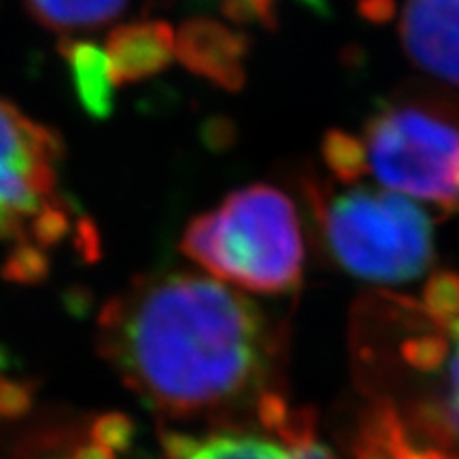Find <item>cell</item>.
<instances>
[{
	"label": "cell",
	"mask_w": 459,
	"mask_h": 459,
	"mask_svg": "<svg viewBox=\"0 0 459 459\" xmlns=\"http://www.w3.org/2000/svg\"><path fill=\"white\" fill-rule=\"evenodd\" d=\"M24 7L41 26L71 37L113 22L128 0H24Z\"/></svg>",
	"instance_id": "cell-13"
},
{
	"label": "cell",
	"mask_w": 459,
	"mask_h": 459,
	"mask_svg": "<svg viewBox=\"0 0 459 459\" xmlns=\"http://www.w3.org/2000/svg\"><path fill=\"white\" fill-rule=\"evenodd\" d=\"M324 158L344 183L372 175L402 196L459 213V107L451 102H387L359 136L328 134Z\"/></svg>",
	"instance_id": "cell-3"
},
{
	"label": "cell",
	"mask_w": 459,
	"mask_h": 459,
	"mask_svg": "<svg viewBox=\"0 0 459 459\" xmlns=\"http://www.w3.org/2000/svg\"><path fill=\"white\" fill-rule=\"evenodd\" d=\"M170 459H336L315 434L307 412L291 409L283 419L260 428H234L192 438L170 434Z\"/></svg>",
	"instance_id": "cell-6"
},
{
	"label": "cell",
	"mask_w": 459,
	"mask_h": 459,
	"mask_svg": "<svg viewBox=\"0 0 459 459\" xmlns=\"http://www.w3.org/2000/svg\"><path fill=\"white\" fill-rule=\"evenodd\" d=\"M175 54L189 71L203 74L223 88L243 82L245 45L237 32L213 20H192L175 34Z\"/></svg>",
	"instance_id": "cell-11"
},
{
	"label": "cell",
	"mask_w": 459,
	"mask_h": 459,
	"mask_svg": "<svg viewBox=\"0 0 459 459\" xmlns=\"http://www.w3.org/2000/svg\"><path fill=\"white\" fill-rule=\"evenodd\" d=\"M353 459H432L415 449L385 409L368 402L353 440Z\"/></svg>",
	"instance_id": "cell-14"
},
{
	"label": "cell",
	"mask_w": 459,
	"mask_h": 459,
	"mask_svg": "<svg viewBox=\"0 0 459 459\" xmlns=\"http://www.w3.org/2000/svg\"><path fill=\"white\" fill-rule=\"evenodd\" d=\"M400 39L417 66L459 88V0H404Z\"/></svg>",
	"instance_id": "cell-7"
},
{
	"label": "cell",
	"mask_w": 459,
	"mask_h": 459,
	"mask_svg": "<svg viewBox=\"0 0 459 459\" xmlns=\"http://www.w3.org/2000/svg\"><path fill=\"white\" fill-rule=\"evenodd\" d=\"M325 249L344 273L370 283L400 285L434 262V230L421 206L398 192L307 186Z\"/></svg>",
	"instance_id": "cell-5"
},
{
	"label": "cell",
	"mask_w": 459,
	"mask_h": 459,
	"mask_svg": "<svg viewBox=\"0 0 459 459\" xmlns=\"http://www.w3.org/2000/svg\"><path fill=\"white\" fill-rule=\"evenodd\" d=\"M136 434L134 421L124 412H107L90 426V440L99 443L115 453L126 451Z\"/></svg>",
	"instance_id": "cell-15"
},
{
	"label": "cell",
	"mask_w": 459,
	"mask_h": 459,
	"mask_svg": "<svg viewBox=\"0 0 459 459\" xmlns=\"http://www.w3.org/2000/svg\"><path fill=\"white\" fill-rule=\"evenodd\" d=\"M60 158L62 143L54 132L0 100V169L20 172L54 192Z\"/></svg>",
	"instance_id": "cell-10"
},
{
	"label": "cell",
	"mask_w": 459,
	"mask_h": 459,
	"mask_svg": "<svg viewBox=\"0 0 459 459\" xmlns=\"http://www.w3.org/2000/svg\"><path fill=\"white\" fill-rule=\"evenodd\" d=\"M30 406V392L20 383L0 381V417L13 419Z\"/></svg>",
	"instance_id": "cell-16"
},
{
	"label": "cell",
	"mask_w": 459,
	"mask_h": 459,
	"mask_svg": "<svg viewBox=\"0 0 459 459\" xmlns=\"http://www.w3.org/2000/svg\"><path fill=\"white\" fill-rule=\"evenodd\" d=\"M358 383L406 440L432 459H459V279L429 281L423 300L378 294L353 325Z\"/></svg>",
	"instance_id": "cell-2"
},
{
	"label": "cell",
	"mask_w": 459,
	"mask_h": 459,
	"mask_svg": "<svg viewBox=\"0 0 459 459\" xmlns=\"http://www.w3.org/2000/svg\"><path fill=\"white\" fill-rule=\"evenodd\" d=\"M181 249L221 283L281 296L302 279L300 217L283 192L249 186L228 194L213 211L194 217Z\"/></svg>",
	"instance_id": "cell-4"
},
{
	"label": "cell",
	"mask_w": 459,
	"mask_h": 459,
	"mask_svg": "<svg viewBox=\"0 0 459 459\" xmlns=\"http://www.w3.org/2000/svg\"><path fill=\"white\" fill-rule=\"evenodd\" d=\"M99 328L102 355L166 417L234 429L291 411L279 328L221 281L145 274L102 307Z\"/></svg>",
	"instance_id": "cell-1"
},
{
	"label": "cell",
	"mask_w": 459,
	"mask_h": 459,
	"mask_svg": "<svg viewBox=\"0 0 459 459\" xmlns=\"http://www.w3.org/2000/svg\"><path fill=\"white\" fill-rule=\"evenodd\" d=\"M66 459H117V457H115V451L94 443V440H90V443L74 446L73 453Z\"/></svg>",
	"instance_id": "cell-18"
},
{
	"label": "cell",
	"mask_w": 459,
	"mask_h": 459,
	"mask_svg": "<svg viewBox=\"0 0 459 459\" xmlns=\"http://www.w3.org/2000/svg\"><path fill=\"white\" fill-rule=\"evenodd\" d=\"M60 54L66 60L73 90L85 113L94 119H105L113 111V83L108 77L105 49L83 39H65Z\"/></svg>",
	"instance_id": "cell-12"
},
{
	"label": "cell",
	"mask_w": 459,
	"mask_h": 459,
	"mask_svg": "<svg viewBox=\"0 0 459 459\" xmlns=\"http://www.w3.org/2000/svg\"><path fill=\"white\" fill-rule=\"evenodd\" d=\"M274 0H223V11L234 20L271 22Z\"/></svg>",
	"instance_id": "cell-17"
},
{
	"label": "cell",
	"mask_w": 459,
	"mask_h": 459,
	"mask_svg": "<svg viewBox=\"0 0 459 459\" xmlns=\"http://www.w3.org/2000/svg\"><path fill=\"white\" fill-rule=\"evenodd\" d=\"M105 56L113 88L139 83L170 65L175 32L160 20L130 22L108 34Z\"/></svg>",
	"instance_id": "cell-8"
},
{
	"label": "cell",
	"mask_w": 459,
	"mask_h": 459,
	"mask_svg": "<svg viewBox=\"0 0 459 459\" xmlns=\"http://www.w3.org/2000/svg\"><path fill=\"white\" fill-rule=\"evenodd\" d=\"M66 230V215L54 192L20 172L0 169V238L34 237L51 243Z\"/></svg>",
	"instance_id": "cell-9"
}]
</instances>
